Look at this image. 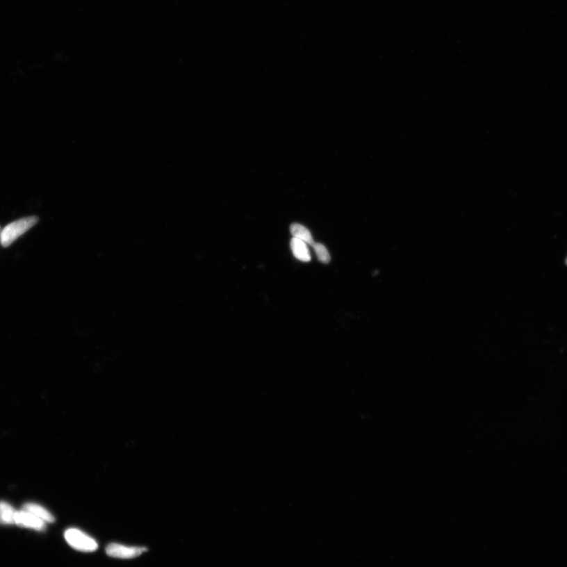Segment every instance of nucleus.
Masks as SVG:
<instances>
[{"label": "nucleus", "instance_id": "obj_1", "mask_svg": "<svg viewBox=\"0 0 567 567\" xmlns=\"http://www.w3.org/2000/svg\"><path fill=\"white\" fill-rule=\"evenodd\" d=\"M38 222L35 216L22 218L11 222L0 232V243L3 247H8Z\"/></svg>", "mask_w": 567, "mask_h": 567}, {"label": "nucleus", "instance_id": "obj_3", "mask_svg": "<svg viewBox=\"0 0 567 567\" xmlns=\"http://www.w3.org/2000/svg\"><path fill=\"white\" fill-rule=\"evenodd\" d=\"M146 551V548L129 547L115 543H110L106 548V552L109 557L125 559L137 558Z\"/></svg>", "mask_w": 567, "mask_h": 567}, {"label": "nucleus", "instance_id": "obj_9", "mask_svg": "<svg viewBox=\"0 0 567 567\" xmlns=\"http://www.w3.org/2000/svg\"><path fill=\"white\" fill-rule=\"evenodd\" d=\"M312 247H314V250L319 261L324 264H328L330 263L331 257L326 247L318 243H315Z\"/></svg>", "mask_w": 567, "mask_h": 567}, {"label": "nucleus", "instance_id": "obj_11", "mask_svg": "<svg viewBox=\"0 0 567 567\" xmlns=\"http://www.w3.org/2000/svg\"><path fill=\"white\" fill-rule=\"evenodd\" d=\"M0 232H1V229H0Z\"/></svg>", "mask_w": 567, "mask_h": 567}, {"label": "nucleus", "instance_id": "obj_4", "mask_svg": "<svg viewBox=\"0 0 567 567\" xmlns=\"http://www.w3.org/2000/svg\"><path fill=\"white\" fill-rule=\"evenodd\" d=\"M15 523L19 527L38 531H43L46 528V523L42 519L25 510L16 511Z\"/></svg>", "mask_w": 567, "mask_h": 567}, {"label": "nucleus", "instance_id": "obj_10", "mask_svg": "<svg viewBox=\"0 0 567 567\" xmlns=\"http://www.w3.org/2000/svg\"><path fill=\"white\" fill-rule=\"evenodd\" d=\"M566 265H567V258H566Z\"/></svg>", "mask_w": 567, "mask_h": 567}, {"label": "nucleus", "instance_id": "obj_8", "mask_svg": "<svg viewBox=\"0 0 567 567\" xmlns=\"http://www.w3.org/2000/svg\"><path fill=\"white\" fill-rule=\"evenodd\" d=\"M16 511L7 502H0V523L11 525L15 523Z\"/></svg>", "mask_w": 567, "mask_h": 567}, {"label": "nucleus", "instance_id": "obj_5", "mask_svg": "<svg viewBox=\"0 0 567 567\" xmlns=\"http://www.w3.org/2000/svg\"><path fill=\"white\" fill-rule=\"evenodd\" d=\"M291 249L295 258L302 262H310L311 260V254L307 247V245L303 240L293 238L291 240Z\"/></svg>", "mask_w": 567, "mask_h": 567}, {"label": "nucleus", "instance_id": "obj_7", "mask_svg": "<svg viewBox=\"0 0 567 567\" xmlns=\"http://www.w3.org/2000/svg\"><path fill=\"white\" fill-rule=\"evenodd\" d=\"M23 510L32 513L33 515L42 519L45 523H51L55 522V517L42 506L32 503L26 504L24 506Z\"/></svg>", "mask_w": 567, "mask_h": 567}, {"label": "nucleus", "instance_id": "obj_2", "mask_svg": "<svg viewBox=\"0 0 567 567\" xmlns=\"http://www.w3.org/2000/svg\"><path fill=\"white\" fill-rule=\"evenodd\" d=\"M65 539L71 547L81 552H92L98 548V543L92 537L78 529H68L65 532Z\"/></svg>", "mask_w": 567, "mask_h": 567}, {"label": "nucleus", "instance_id": "obj_6", "mask_svg": "<svg viewBox=\"0 0 567 567\" xmlns=\"http://www.w3.org/2000/svg\"><path fill=\"white\" fill-rule=\"evenodd\" d=\"M290 231L293 238L303 240L306 245L313 246L315 244L309 230L302 226V224L298 223L292 224Z\"/></svg>", "mask_w": 567, "mask_h": 567}]
</instances>
